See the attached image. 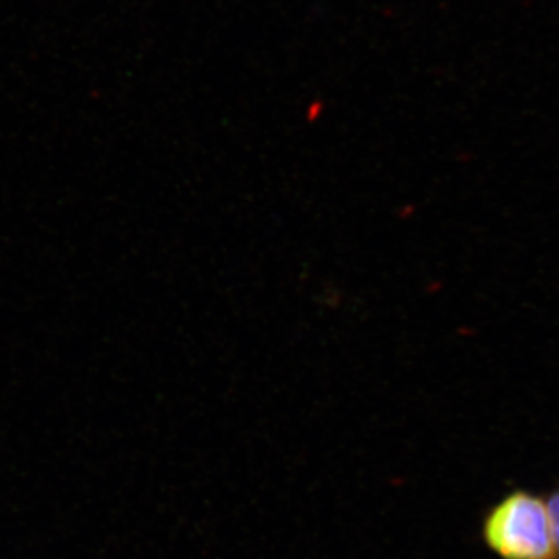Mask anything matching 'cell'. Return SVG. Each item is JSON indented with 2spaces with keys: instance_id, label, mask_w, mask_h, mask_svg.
<instances>
[{
  "instance_id": "cell-1",
  "label": "cell",
  "mask_w": 559,
  "mask_h": 559,
  "mask_svg": "<svg viewBox=\"0 0 559 559\" xmlns=\"http://www.w3.org/2000/svg\"><path fill=\"white\" fill-rule=\"evenodd\" d=\"M481 536L500 559H558L547 502L524 489L488 510Z\"/></svg>"
},
{
  "instance_id": "cell-2",
  "label": "cell",
  "mask_w": 559,
  "mask_h": 559,
  "mask_svg": "<svg viewBox=\"0 0 559 559\" xmlns=\"http://www.w3.org/2000/svg\"><path fill=\"white\" fill-rule=\"evenodd\" d=\"M547 509H549L551 533H554L555 549L559 558V487L551 492L549 502H547Z\"/></svg>"
}]
</instances>
